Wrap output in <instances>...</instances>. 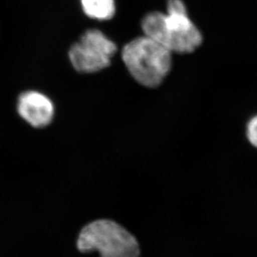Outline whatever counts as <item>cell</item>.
Listing matches in <instances>:
<instances>
[{
    "label": "cell",
    "mask_w": 257,
    "mask_h": 257,
    "mask_svg": "<svg viewBox=\"0 0 257 257\" xmlns=\"http://www.w3.org/2000/svg\"><path fill=\"white\" fill-rule=\"evenodd\" d=\"M168 12L149 13L142 20L144 35L172 53L191 54L199 48L202 35L187 15L182 0H168Z\"/></svg>",
    "instance_id": "obj_1"
},
{
    "label": "cell",
    "mask_w": 257,
    "mask_h": 257,
    "mask_svg": "<svg viewBox=\"0 0 257 257\" xmlns=\"http://www.w3.org/2000/svg\"><path fill=\"white\" fill-rule=\"evenodd\" d=\"M77 246L81 252L97 251L100 257H140L136 238L115 221L101 219L83 227Z\"/></svg>",
    "instance_id": "obj_3"
},
{
    "label": "cell",
    "mask_w": 257,
    "mask_h": 257,
    "mask_svg": "<svg viewBox=\"0 0 257 257\" xmlns=\"http://www.w3.org/2000/svg\"><path fill=\"white\" fill-rule=\"evenodd\" d=\"M116 44L97 29L86 32L69 50L73 68L81 73H95L107 68L116 54Z\"/></svg>",
    "instance_id": "obj_4"
},
{
    "label": "cell",
    "mask_w": 257,
    "mask_h": 257,
    "mask_svg": "<svg viewBox=\"0 0 257 257\" xmlns=\"http://www.w3.org/2000/svg\"><path fill=\"white\" fill-rule=\"evenodd\" d=\"M86 15L98 20H111L116 13L114 0H81Z\"/></svg>",
    "instance_id": "obj_6"
},
{
    "label": "cell",
    "mask_w": 257,
    "mask_h": 257,
    "mask_svg": "<svg viewBox=\"0 0 257 257\" xmlns=\"http://www.w3.org/2000/svg\"><path fill=\"white\" fill-rule=\"evenodd\" d=\"M172 52L143 35L129 42L121 50V58L133 78L150 88L160 86L172 68Z\"/></svg>",
    "instance_id": "obj_2"
},
{
    "label": "cell",
    "mask_w": 257,
    "mask_h": 257,
    "mask_svg": "<svg viewBox=\"0 0 257 257\" xmlns=\"http://www.w3.org/2000/svg\"><path fill=\"white\" fill-rule=\"evenodd\" d=\"M248 140L257 148V116H254L248 123Z\"/></svg>",
    "instance_id": "obj_7"
},
{
    "label": "cell",
    "mask_w": 257,
    "mask_h": 257,
    "mask_svg": "<svg viewBox=\"0 0 257 257\" xmlns=\"http://www.w3.org/2000/svg\"><path fill=\"white\" fill-rule=\"evenodd\" d=\"M18 112L32 126L40 128L50 124L54 118V107L51 100L41 92L29 91L20 95Z\"/></svg>",
    "instance_id": "obj_5"
}]
</instances>
